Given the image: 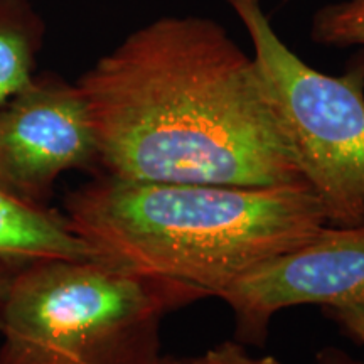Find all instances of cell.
Here are the masks:
<instances>
[{"label":"cell","instance_id":"6da1fadb","mask_svg":"<svg viewBox=\"0 0 364 364\" xmlns=\"http://www.w3.org/2000/svg\"><path fill=\"white\" fill-rule=\"evenodd\" d=\"M76 85L107 174L243 188L304 181L253 56L209 17L139 27Z\"/></svg>","mask_w":364,"mask_h":364},{"label":"cell","instance_id":"7a4b0ae2","mask_svg":"<svg viewBox=\"0 0 364 364\" xmlns=\"http://www.w3.org/2000/svg\"><path fill=\"white\" fill-rule=\"evenodd\" d=\"M95 258L220 299L258 267L329 226L306 181L267 188L127 179L98 171L63 199Z\"/></svg>","mask_w":364,"mask_h":364},{"label":"cell","instance_id":"3957f363","mask_svg":"<svg viewBox=\"0 0 364 364\" xmlns=\"http://www.w3.org/2000/svg\"><path fill=\"white\" fill-rule=\"evenodd\" d=\"M204 299L97 258L29 263L0 314V364H161L164 318Z\"/></svg>","mask_w":364,"mask_h":364},{"label":"cell","instance_id":"277c9868","mask_svg":"<svg viewBox=\"0 0 364 364\" xmlns=\"http://www.w3.org/2000/svg\"><path fill=\"white\" fill-rule=\"evenodd\" d=\"M247 31L263 91L329 226L364 223V51L343 75L309 66L258 0H225Z\"/></svg>","mask_w":364,"mask_h":364},{"label":"cell","instance_id":"5b68a950","mask_svg":"<svg viewBox=\"0 0 364 364\" xmlns=\"http://www.w3.org/2000/svg\"><path fill=\"white\" fill-rule=\"evenodd\" d=\"M100 171L98 145L80 86L54 73L0 105V189L48 206L59 177Z\"/></svg>","mask_w":364,"mask_h":364},{"label":"cell","instance_id":"8992f818","mask_svg":"<svg viewBox=\"0 0 364 364\" xmlns=\"http://www.w3.org/2000/svg\"><path fill=\"white\" fill-rule=\"evenodd\" d=\"M220 300L235 316L236 341L263 346L272 318L297 306L364 302V223L324 226L311 241L250 272Z\"/></svg>","mask_w":364,"mask_h":364},{"label":"cell","instance_id":"52a82bcc","mask_svg":"<svg viewBox=\"0 0 364 364\" xmlns=\"http://www.w3.org/2000/svg\"><path fill=\"white\" fill-rule=\"evenodd\" d=\"M53 258H95L58 209L29 204L0 189V260L24 267Z\"/></svg>","mask_w":364,"mask_h":364},{"label":"cell","instance_id":"ba28073f","mask_svg":"<svg viewBox=\"0 0 364 364\" xmlns=\"http://www.w3.org/2000/svg\"><path fill=\"white\" fill-rule=\"evenodd\" d=\"M46 24L29 0H0V105L31 83Z\"/></svg>","mask_w":364,"mask_h":364},{"label":"cell","instance_id":"9c48e42d","mask_svg":"<svg viewBox=\"0 0 364 364\" xmlns=\"http://www.w3.org/2000/svg\"><path fill=\"white\" fill-rule=\"evenodd\" d=\"M311 39L336 48L364 46V0H339L318 9L312 16Z\"/></svg>","mask_w":364,"mask_h":364},{"label":"cell","instance_id":"30bf717a","mask_svg":"<svg viewBox=\"0 0 364 364\" xmlns=\"http://www.w3.org/2000/svg\"><path fill=\"white\" fill-rule=\"evenodd\" d=\"M161 364H282L273 356H253L240 341H225L194 356L164 354Z\"/></svg>","mask_w":364,"mask_h":364},{"label":"cell","instance_id":"8fae6325","mask_svg":"<svg viewBox=\"0 0 364 364\" xmlns=\"http://www.w3.org/2000/svg\"><path fill=\"white\" fill-rule=\"evenodd\" d=\"M322 312L339 327L346 338L358 346H364V302L327 307L322 309Z\"/></svg>","mask_w":364,"mask_h":364},{"label":"cell","instance_id":"7c38bea8","mask_svg":"<svg viewBox=\"0 0 364 364\" xmlns=\"http://www.w3.org/2000/svg\"><path fill=\"white\" fill-rule=\"evenodd\" d=\"M316 364H364V358H354L343 349L329 346L317 353Z\"/></svg>","mask_w":364,"mask_h":364},{"label":"cell","instance_id":"4fadbf2b","mask_svg":"<svg viewBox=\"0 0 364 364\" xmlns=\"http://www.w3.org/2000/svg\"><path fill=\"white\" fill-rule=\"evenodd\" d=\"M17 268L21 267H16L12 265V263L0 260V314H2V307L4 302H6L9 287H11V282L14 279V275H16Z\"/></svg>","mask_w":364,"mask_h":364},{"label":"cell","instance_id":"5bb4252c","mask_svg":"<svg viewBox=\"0 0 364 364\" xmlns=\"http://www.w3.org/2000/svg\"><path fill=\"white\" fill-rule=\"evenodd\" d=\"M258 2H260V4H262V2H263V0H258ZM280 2H289V0H280Z\"/></svg>","mask_w":364,"mask_h":364}]
</instances>
